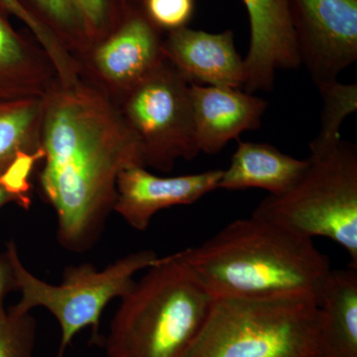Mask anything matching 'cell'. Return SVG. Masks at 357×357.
Segmentation results:
<instances>
[{"label":"cell","instance_id":"cell-6","mask_svg":"<svg viewBox=\"0 0 357 357\" xmlns=\"http://www.w3.org/2000/svg\"><path fill=\"white\" fill-rule=\"evenodd\" d=\"M21 292L20 303L10 307L16 314H29L42 307L57 319L61 326V344L57 356L65 357L73 338L91 326L93 338L100 340V318L105 307L114 299H121L133 287L134 276L158 260L152 250H140L119 258L102 270L84 263L66 268L60 285L47 283L33 275L21 261L14 241L7 243Z\"/></svg>","mask_w":357,"mask_h":357},{"label":"cell","instance_id":"cell-2","mask_svg":"<svg viewBox=\"0 0 357 357\" xmlns=\"http://www.w3.org/2000/svg\"><path fill=\"white\" fill-rule=\"evenodd\" d=\"M175 255L213 297L302 295L319 305L333 271L312 238L253 215Z\"/></svg>","mask_w":357,"mask_h":357},{"label":"cell","instance_id":"cell-23","mask_svg":"<svg viewBox=\"0 0 357 357\" xmlns=\"http://www.w3.org/2000/svg\"><path fill=\"white\" fill-rule=\"evenodd\" d=\"M150 22L162 33L188 27L194 16L196 0H139Z\"/></svg>","mask_w":357,"mask_h":357},{"label":"cell","instance_id":"cell-9","mask_svg":"<svg viewBox=\"0 0 357 357\" xmlns=\"http://www.w3.org/2000/svg\"><path fill=\"white\" fill-rule=\"evenodd\" d=\"M301 62L318 84L357 60V0H291Z\"/></svg>","mask_w":357,"mask_h":357},{"label":"cell","instance_id":"cell-7","mask_svg":"<svg viewBox=\"0 0 357 357\" xmlns=\"http://www.w3.org/2000/svg\"><path fill=\"white\" fill-rule=\"evenodd\" d=\"M191 83L166 60L114 103L139 142L145 168L173 170L178 159L199 153Z\"/></svg>","mask_w":357,"mask_h":357},{"label":"cell","instance_id":"cell-24","mask_svg":"<svg viewBox=\"0 0 357 357\" xmlns=\"http://www.w3.org/2000/svg\"><path fill=\"white\" fill-rule=\"evenodd\" d=\"M0 4L6 9L7 13L13 15L14 17L20 20L21 22L24 23L27 29L32 33L33 37L37 40V42L41 45L42 48L48 54L51 58L52 62L55 66L56 69H61L64 62L61 60L60 56L58 55L54 47L52 46L50 41L46 38L44 33L40 30L38 26L29 17L27 13L23 10L22 7L20 6L17 0H0Z\"/></svg>","mask_w":357,"mask_h":357},{"label":"cell","instance_id":"cell-16","mask_svg":"<svg viewBox=\"0 0 357 357\" xmlns=\"http://www.w3.org/2000/svg\"><path fill=\"white\" fill-rule=\"evenodd\" d=\"M319 307V357H357V269L333 270Z\"/></svg>","mask_w":357,"mask_h":357},{"label":"cell","instance_id":"cell-22","mask_svg":"<svg viewBox=\"0 0 357 357\" xmlns=\"http://www.w3.org/2000/svg\"><path fill=\"white\" fill-rule=\"evenodd\" d=\"M83 16L91 45L102 41L119 26L126 0H75Z\"/></svg>","mask_w":357,"mask_h":357},{"label":"cell","instance_id":"cell-3","mask_svg":"<svg viewBox=\"0 0 357 357\" xmlns=\"http://www.w3.org/2000/svg\"><path fill=\"white\" fill-rule=\"evenodd\" d=\"M146 270L121 299L107 357H184L208 317L215 297L177 255Z\"/></svg>","mask_w":357,"mask_h":357},{"label":"cell","instance_id":"cell-11","mask_svg":"<svg viewBox=\"0 0 357 357\" xmlns=\"http://www.w3.org/2000/svg\"><path fill=\"white\" fill-rule=\"evenodd\" d=\"M222 170L158 177L142 166L122 171L116 183L114 211L134 229L144 231L158 211L196 203L218 190Z\"/></svg>","mask_w":357,"mask_h":357},{"label":"cell","instance_id":"cell-5","mask_svg":"<svg viewBox=\"0 0 357 357\" xmlns=\"http://www.w3.org/2000/svg\"><path fill=\"white\" fill-rule=\"evenodd\" d=\"M310 152L300 180L283 194L269 195L252 215L309 238L332 239L357 269L356 146L340 139Z\"/></svg>","mask_w":357,"mask_h":357},{"label":"cell","instance_id":"cell-19","mask_svg":"<svg viewBox=\"0 0 357 357\" xmlns=\"http://www.w3.org/2000/svg\"><path fill=\"white\" fill-rule=\"evenodd\" d=\"M317 86L323 100V109L319 133L310 144V150H321L337 143L342 122L357 110L356 84H342L335 79Z\"/></svg>","mask_w":357,"mask_h":357},{"label":"cell","instance_id":"cell-10","mask_svg":"<svg viewBox=\"0 0 357 357\" xmlns=\"http://www.w3.org/2000/svg\"><path fill=\"white\" fill-rule=\"evenodd\" d=\"M248 9L250 41L243 59L246 93L270 91L276 72L299 67L301 57L291 0H243Z\"/></svg>","mask_w":357,"mask_h":357},{"label":"cell","instance_id":"cell-25","mask_svg":"<svg viewBox=\"0 0 357 357\" xmlns=\"http://www.w3.org/2000/svg\"><path fill=\"white\" fill-rule=\"evenodd\" d=\"M15 272L8 251L0 253V309L4 307V299L9 293L17 291Z\"/></svg>","mask_w":357,"mask_h":357},{"label":"cell","instance_id":"cell-17","mask_svg":"<svg viewBox=\"0 0 357 357\" xmlns=\"http://www.w3.org/2000/svg\"><path fill=\"white\" fill-rule=\"evenodd\" d=\"M50 41L72 76L79 77L76 59L91 48L83 16L75 0H17Z\"/></svg>","mask_w":357,"mask_h":357},{"label":"cell","instance_id":"cell-21","mask_svg":"<svg viewBox=\"0 0 357 357\" xmlns=\"http://www.w3.org/2000/svg\"><path fill=\"white\" fill-rule=\"evenodd\" d=\"M36 163L32 155H20L0 173V208L7 204H16L24 210L30 208V177Z\"/></svg>","mask_w":357,"mask_h":357},{"label":"cell","instance_id":"cell-8","mask_svg":"<svg viewBox=\"0 0 357 357\" xmlns=\"http://www.w3.org/2000/svg\"><path fill=\"white\" fill-rule=\"evenodd\" d=\"M165 60L163 33L148 20L139 0H126L119 26L76 62L79 79L116 103Z\"/></svg>","mask_w":357,"mask_h":357},{"label":"cell","instance_id":"cell-20","mask_svg":"<svg viewBox=\"0 0 357 357\" xmlns=\"http://www.w3.org/2000/svg\"><path fill=\"white\" fill-rule=\"evenodd\" d=\"M36 321L31 314L0 309V357H34Z\"/></svg>","mask_w":357,"mask_h":357},{"label":"cell","instance_id":"cell-18","mask_svg":"<svg viewBox=\"0 0 357 357\" xmlns=\"http://www.w3.org/2000/svg\"><path fill=\"white\" fill-rule=\"evenodd\" d=\"M44 96L0 98V173L22 153L41 148Z\"/></svg>","mask_w":357,"mask_h":357},{"label":"cell","instance_id":"cell-4","mask_svg":"<svg viewBox=\"0 0 357 357\" xmlns=\"http://www.w3.org/2000/svg\"><path fill=\"white\" fill-rule=\"evenodd\" d=\"M323 325L309 296L215 297L184 357H319Z\"/></svg>","mask_w":357,"mask_h":357},{"label":"cell","instance_id":"cell-12","mask_svg":"<svg viewBox=\"0 0 357 357\" xmlns=\"http://www.w3.org/2000/svg\"><path fill=\"white\" fill-rule=\"evenodd\" d=\"M166 58L192 84L243 89V59L236 50L234 33H208L189 27L167 33Z\"/></svg>","mask_w":357,"mask_h":357},{"label":"cell","instance_id":"cell-15","mask_svg":"<svg viewBox=\"0 0 357 357\" xmlns=\"http://www.w3.org/2000/svg\"><path fill=\"white\" fill-rule=\"evenodd\" d=\"M307 167V159L289 156L267 143L239 141L229 168L222 171L218 189L238 191L258 188L277 196L290 190Z\"/></svg>","mask_w":357,"mask_h":357},{"label":"cell","instance_id":"cell-14","mask_svg":"<svg viewBox=\"0 0 357 357\" xmlns=\"http://www.w3.org/2000/svg\"><path fill=\"white\" fill-rule=\"evenodd\" d=\"M0 4V98L45 96L57 82L55 66L35 38L11 24Z\"/></svg>","mask_w":357,"mask_h":357},{"label":"cell","instance_id":"cell-13","mask_svg":"<svg viewBox=\"0 0 357 357\" xmlns=\"http://www.w3.org/2000/svg\"><path fill=\"white\" fill-rule=\"evenodd\" d=\"M199 152L217 154L244 131L261 126L268 102L241 89L190 86Z\"/></svg>","mask_w":357,"mask_h":357},{"label":"cell","instance_id":"cell-1","mask_svg":"<svg viewBox=\"0 0 357 357\" xmlns=\"http://www.w3.org/2000/svg\"><path fill=\"white\" fill-rule=\"evenodd\" d=\"M41 148L39 191L55 211L59 243L86 252L114 211L119 176L145 167L139 142L109 98L83 79H57L44 96Z\"/></svg>","mask_w":357,"mask_h":357}]
</instances>
